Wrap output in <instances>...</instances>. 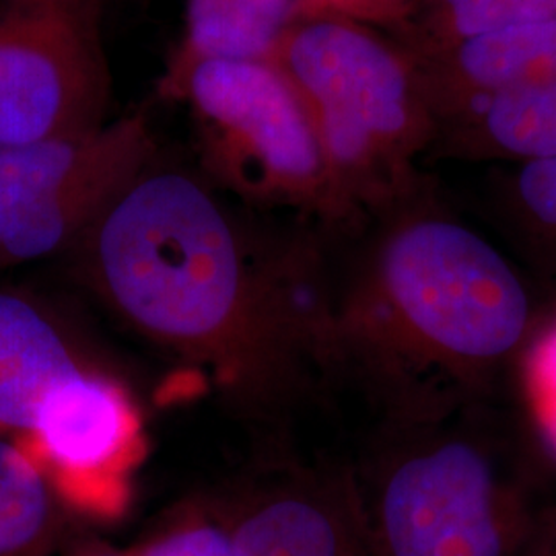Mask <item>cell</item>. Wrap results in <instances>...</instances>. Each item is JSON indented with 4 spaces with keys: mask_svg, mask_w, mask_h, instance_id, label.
Masks as SVG:
<instances>
[{
    "mask_svg": "<svg viewBox=\"0 0 556 556\" xmlns=\"http://www.w3.org/2000/svg\"><path fill=\"white\" fill-rule=\"evenodd\" d=\"M103 299L144 337L260 404L330 361V301H299L312 260L256 266L236 220L194 176L151 163L75 245Z\"/></svg>",
    "mask_w": 556,
    "mask_h": 556,
    "instance_id": "cell-1",
    "label": "cell"
},
{
    "mask_svg": "<svg viewBox=\"0 0 556 556\" xmlns=\"http://www.w3.org/2000/svg\"><path fill=\"white\" fill-rule=\"evenodd\" d=\"M386 213L394 219L330 299L332 365H355L394 418L491 397L536 332L526 280L497 245L420 194Z\"/></svg>",
    "mask_w": 556,
    "mask_h": 556,
    "instance_id": "cell-2",
    "label": "cell"
},
{
    "mask_svg": "<svg viewBox=\"0 0 556 556\" xmlns=\"http://www.w3.org/2000/svg\"><path fill=\"white\" fill-rule=\"evenodd\" d=\"M477 406L394 418L367 484L357 482L379 556L534 555L556 501L475 420Z\"/></svg>",
    "mask_w": 556,
    "mask_h": 556,
    "instance_id": "cell-3",
    "label": "cell"
},
{
    "mask_svg": "<svg viewBox=\"0 0 556 556\" xmlns=\"http://www.w3.org/2000/svg\"><path fill=\"white\" fill-rule=\"evenodd\" d=\"M314 122L346 213H386L417 197V160L439 118L417 56L361 21L309 13L275 54Z\"/></svg>",
    "mask_w": 556,
    "mask_h": 556,
    "instance_id": "cell-4",
    "label": "cell"
},
{
    "mask_svg": "<svg viewBox=\"0 0 556 556\" xmlns=\"http://www.w3.org/2000/svg\"><path fill=\"white\" fill-rule=\"evenodd\" d=\"M167 85L190 105L206 160L227 184L321 219H351L305 103L275 60H194L174 66Z\"/></svg>",
    "mask_w": 556,
    "mask_h": 556,
    "instance_id": "cell-5",
    "label": "cell"
},
{
    "mask_svg": "<svg viewBox=\"0 0 556 556\" xmlns=\"http://www.w3.org/2000/svg\"><path fill=\"white\" fill-rule=\"evenodd\" d=\"M151 157L142 116L0 149V266L73 250Z\"/></svg>",
    "mask_w": 556,
    "mask_h": 556,
    "instance_id": "cell-6",
    "label": "cell"
},
{
    "mask_svg": "<svg viewBox=\"0 0 556 556\" xmlns=\"http://www.w3.org/2000/svg\"><path fill=\"white\" fill-rule=\"evenodd\" d=\"M105 108L87 0H0V149L96 130Z\"/></svg>",
    "mask_w": 556,
    "mask_h": 556,
    "instance_id": "cell-7",
    "label": "cell"
},
{
    "mask_svg": "<svg viewBox=\"0 0 556 556\" xmlns=\"http://www.w3.org/2000/svg\"><path fill=\"white\" fill-rule=\"evenodd\" d=\"M239 556H379L357 480L299 475L248 501L227 523Z\"/></svg>",
    "mask_w": 556,
    "mask_h": 556,
    "instance_id": "cell-8",
    "label": "cell"
},
{
    "mask_svg": "<svg viewBox=\"0 0 556 556\" xmlns=\"http://www.w3.org/2000/svg\"><path fill=\"white\" fill-rule=\"evenodd\" d=\"M98 374L40 305L0 291V435L36 438Z\"/></svg>",
    "mask_w": 556,
    "mask_h": 556,
    "instance_id": "cell-9",
    "label": "cell"
},
{
    "mask_svg": "<svg viewBox=\"0 0 556 556\" xmlns=\"http://www.w3.org/2000/svg\"><path fill=\"white\" fill-rule=\"evenodd\" d=\"M417 60L441 124L482 96L555 80L556 20L475 36Z\"/></svg>",
    "mask_w": 556,
    "mask_h": 556,
    "instance_id": "cell-10",
    "label": "cell"
},
{
    "mask_svg": "<svg viewBox=\"0 0 556 556\" xmlns=\"http://www.w3.org/2000/svg\"><path fill=\"white\" fill-rule=\"evenodd\" d=\"M475 103H480L478 112L468 118L454 114L456 119L447 122L450 130L439 132L438 147L443 144L452 155L468 160L523 163L555 155L556 79L507 87L466 108Z\"/></svg>",
    "mask_w": 556,
    "mask_h": 556,
    "instance_id": "cell-11",
    "label": "cell"
},
{
    "mask_svg": "<svg viewBox=\"0 0 556 556\" xmlns=\"http://www.w3.org/2000/svg\"><path fill=\"white\" fill-rule=\"evenodd\" d=\"M303 15V0H188L186 38L174 66L194 60H273Z\"/></svg>",
    "mask_w": 556,
    "mask_h": 556,
    "instance_id": "cell-12",
    "label": "cell"
},
{
    "mask_svg": "<svg viewBox=\"0 0 556 556\" xmlns=\"http://www.w3.org/2000/svg\"><path fill=\"white\" fill-rule=\"evenodd\" d=\"M64 528L56 480L13 439L0 435V556H52Z\"/></svg>",
    "mask_w": 556,
    "mask_h": 556,
    "instance_id": "cell-13",
    "label": "cell"
},
{
    "mask_svg": "<svg viewBox=\"0 0 556 556\" xmlns=\"http://www.w3.org/2000/svg\"><path fill=\"white\" fill-rule=\"evenodd\" d=\"M551 20H556V0H427L406 48L431 56L475 36Z\"/></svg>",
    "mask_w": 556,
    "mask_h": 556,
    "instance_id": "cell-14",
    "label": "cell"
},
{
    "mask_svg": "<svg viewBox=\"0 0 556 556\" xmlns=\"http://www.w3.org/2000/svg\"><path fill=\"white\" fill-rule=\"evenodd\" d=\"M514 200L519 217L532 231L556 245V153L519 163Z\"/></svg>",
    "mask_w": 556,
    "mask_h": 556,
    "instance_id": "cell-15",
    "label": "cell"
},
{
    "mask_svg": "<svg viewBox=\"0 0 556 556\" xmlns=\"http://www.w3.org/2000/svg\"><path fill=\"white\" fill-rule=\"evenodd\" d=\"M137 556H239L227 523L190 521L144 544Z\"/></svg>",
    "mask_w": 556,
    "mask_h": 556,
    "instance_id": "cell-16",
    "label": "cell"
},
{
    "mask_svg": "<svg viewBox=\"0 0 556 556\" xmlns=\"http://www.w3.org/2000/svg\"><path fill=\"white\" fill-rule=\"evenodd\" d=\"M305 15L332 13L355 21H402L408 17L404 0H303Z\"/></svg>",
    "mask_w": 556,
    "mask_h": 556,
    "instance_id": "cell-17",
    "label": "cell"
},
{
    "mask_svg": "<svg viewBox=\"0 0 556 556\" xmlns=\"http://www.w3.org/2000/svg\"><path fill=\"white\" fill-rule=\"evenodd\" d=\"M534 361L538 394L542 392L544 396H548L546 404H551L556 397V328L544 338L542 346H538Z\"/></svg>",
    "mask_w": 556,
    "mask_h": 556,
    "instance_id": "cell-18",
    "label": "cell"
},
{
    "mask_svg": "<svg viewBox=\"0 0 556 556\" xmlns=\"http://www.w3.org/2000/svg\"><path fill=\"white\" fill-rule=\"evenodd\" d=\"M532 556H556V503L548 516V521L538 540L536 551Z\"/></svg>",
    "mask_w": 556,
    "mask_h": 556,
    "instance_id": "cell-19",
    "label": "cell"
},
{
    "mask_svg": "<svg viewBox=\"0 0 556 556\" xmlns=\"http://www.w3.org/2000/svg\"><path fill=\"white\" fill-rule=\"evenodd\" d=\"M77 556H124L118 553H112V551H103V548H91V551H83Z\"/></svg>",
    "mask_w": 556,
    "mask_h": 556,
    "instance_id": "cell-20",
    "label": "cell"
}]
</instances>
